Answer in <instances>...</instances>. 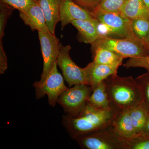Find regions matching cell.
<instances>
[{
	"label": "cell",
	"instance_id": "17",
	"mask_svg": "<svg viewBox=\"0 0 149 149\" xmlns=\"http://www.w3.org/2000/svg\"><path fill=\"white\" fill-rule=\"evenodd\" d=\"M93 90L88 103L97 108L106 110H113L107 93L104 81L97 85Z\"/></svg>",
	"mask_w": 149,
	"mask_h": 149
},
{
	"label": "cell",
	"instance_id": "21",
	"mask_svg": "<svg viewBox=\"0 0 149 149\" xmlns=\"http://www.w3.org/2000/svg\"><path fill=\"white\" fill-rule=\"evenodd\" d=\"M135 80L142 92L143 100L141 105L149 111V72L141 74Z\"/></svg>",
	"mask_w": 149,
	"mask_h": 149
},
{
	"label": "cell",
	"instance_id": "16",
	"mask_svg": "<svg viewBox=\"0 0 149 149\" xmlns=\"http://www.w3.org/2000/svg\"><path fill=\"white\" fill-rule=\"evenodd\" d=\"M119 13L131 20L138 18L149 19V9L143 0H125Z\"/></svg>",
	"mask_w": 149,
	"mask_h": 149
},
{
	"label": "cell",
	"instance_id": "4",
	"mask_svg": "<svg viewBox=\"0 0 149 149\" xmlns=\"http://www.w3.org/2000/svg\"><path fill=\"white\" fill-rule=\"evenodd\" d=\"M91 45L93 47L100 46L107 48L123 58L140 57L149 55L142 42L128 38L118 39L109 37H100Z\"/></svg>",
	"mask_w": 149,
	"mask_h": 149
},
{
	"label": "cell",
	"instance_id": "26",
	"mask_svg": "<svg viewBox=\"0 0 149 149\" xmlns=\"http://www.w3.org/2000/svg\"><path fill=\"white\" fill-rule=\"evenodd\" d=\"M123 65L126 68H142L146 69L149 72V61L144 60L141 57L129 58Z\"/></svg>",
	"mask_w": 149,
	"mask_h": 149
},
{
	"label": "cell",
	"instance_id": "23",
	"mask_svg": "<svg viewBox=\"0 0 149 149\" xmlns=\"http://www.w3.org/2000/svg\"><path fill=\"white\" fill-rule=\"evenodd\" d=\"M127 149H149V136L139 134L127 140Z\"/></svg>",
	"mask_w": 149,
	"mask_h": 149
},
{
	"label": "cell",
	"instance_id": "20",
	"mask_svg": "<svg viewBox=\"0 0 149 149\" xmlns=\"http://www.w3.org/2000/svg\"><path fill=\"white\" fill-rule=\"evenodd\" d=\"M132 25L135 35L143 44L149 32V19L142 18L133 19Z\"/></svg>",
	"mask_w": 149,
	"mask_h": 149
},
{
	"label": "cell",
	"instance_id": "1",
	"mask_svg": "<svg viewBox=\"0 0 149 149\" xmlns=\"http://www.w3.org/2000/svg\"><path fill=\"white\" fill-rule=\"evenodd\" d=\"M116 113L97 108L87 102L77 115L63 116V124L71 138L76 140L111 125Z\"/></svg>",
	"mask_w": 149,
	"mask_h": 149
},
{
	"label": "cell",
	"instance_id": "12",
	"mask_svg": "<svg viewBox=\"0 0 149 149\" xmlns=\"http://www.w3.org/2000/svg\"><path fill=\"white\" fill-rule=\"evenodd\" d=\"M19 16L24 24L33 31L49 32L44 13L38 3L30 6L24 11H19Z\"/></svg>",
	"mask_w": 149,
	"mask_h": 149
},
{
	"label": "cell",
	"instance_id": "24",
	"mask_svg": "<svg viewBox=\"0 0 149 149\" xmlns=\"http://www.w3.org/2000/svg\"><path fill=\"white\" fill-rule=\"evenodd\" d=\"M13 9L14 8L8 5L1 3L0 5V40H2L3 37L7 21Z\"/></svg>",
	"mask_w": 149,
	"mask_h": 149
},
{
	"label": "cell",
	"instance_id": "6",
	"mask_svg": "<svg viewBox=\"0 0 149 149\" xmlns=\"http://www.w3.org/2000/svg\"><path fill=\"white\" fill-rule=\"evenodd\" d=\"M91 86L85 84L68 88L59 97L57 103L67 114L75 116L85 107L93 92Z\"/></svg>",
	"mask_w": 149,
	"mask_h": 149
},
{
	"label": "cell",
	"instance_id": "25",
	"mask_svg": "<svg viewBox=\"0 0 149 149\" xmlns=\"http://www.w3.org/2000/svg\"><path fill=\"white\" fill-rule=\"evenodd\" d=\"M1 3L6 4L19 11H24L30 6L37 3L35 0H1Z\"/></svg>",
	"mask_w": 149,
	"mask_h": 149
},
{
	"label": "cell",
	"instance_id": "13",
	"mask_svg": "<svg viewBox=\"0 0 149 149\" xmlns=\"http://www.w3.org/2000/svg\"><path fill=\"white\" fill-rule=\"evenodd\" d=\"M111 126L118 135L126 140L136 136L130 109L117 112L115 115Z\"/></svg>",
	"mask_w": 149,
	"mask_h": 149
},
{
	"label": "cell",
	"instance_id": "15",
	"mask_svg": "<svg viewBox=\"0 0 149 149\" xmlns=\"http://www.w3.org/2000/svg\"><path fill=\"white\" fill-rule=\"evenodd\" d=\"M63 0H39L49 31L55 35L56 25L60 21V12Z\"/></svg>",
	"mask_w": 149,
	"mask_h": 149
},
{
	"label": "cell",
	"instance_id": "3",
	"mask_svg": "<svg viewBox=\"0 0 149 149\" xmlns=\"http://www.w3.org/2000/svg\"><path fill=\"white\" fill-rule=\"evenodd\" d=\"M127 140L118 135L111 125L75 141L84 149H127Z\"/></svg>",
	"mask_w": 149,
	"mask_h": 149
},
{
	"label": "cell",
	"instance_id": "31",
	"mask_svg": "<svg viewBox=\"0 0 149 149\" xmlns=\"http://www.w3.org/2000/svg\"><path fill=\"white\" fill-rule=\"evenodd\" d=\"M143 45L149 54V32L147 38L143 42Z\"/></svg>",
	"mask_w": 149,
	"mask_h": 149
},
{
	"label": "cell",
	"instance_id": "7",
	"mask_svg": "<svg viewBox=\"0 0 149 149\" xmlns=\"http://www.w3.org/2000/svg\"><path fill=\"white\" fill-rule=\"evenodd\" d=\"M71 47L61 44L57 63L62 71L65 80L70 86L85 84L89 85L86 68H81L72 60L70 56Z\"/></svg>",
	"mask_w": 149,
	"mask_h": 149
},
{
	"label": "cell",
	"instance_id": "33",
	"mask_svg": "<svg viewBox=\"0 0 149 149\" xmlns=\"http://www.w3.org/2000/svg\"><path fill=\"white\" fill-rule=\"evenodd\" d=\"M147 8L149 9V0H143Z\"/></svg>",
	"mask_w": 149,
	"mask_h": 149
},
{
	"label": "cell",
	"instance_id": "11",
	"mask_svg": "<svg viewBox=\"0 0 149 149\" xmlns=\"http://www.w3.org/2000/svg\"><path fill=\"white\" fill-rule=\"evenodd\" d=\"M122 64H96L93 61L85 67L88 84L93 89L108 77L117 73L118 68Z\"/></svg>",
	"mask_w": 149,
	"mask_h": 149
},
{
	"label": "cell",
	"instance_id": "5",
	"mask_svg": "<svg viewBox=\"0 0 149 149\" xmlns=\"http://www.w3.org/2000/svg\"><path fill=\"white\" fill-rule=\"evenodd\" d=\"M57 62L50 72L42 82L36 81L33 84L37 100L48 97L51 106H55L59 96L68 88L64 83V79L57 69Z\"/></svg>",
	"mask_w": 149,
	"mask_h": 149
},
{
	"label": "cell",
	"instance_id": "2",
	"mask_svg": "<svg viewBox=\"0 0 149 149\" xmlns=\"http://www.w3.org/2000/svg\"><path fill=\"white\" fill-rule=\"evenodd\" d=\"M104 81L111 106L114 111L130 109L142 104L141 88L132 76L122 77L114 74Z\"/></svg>",
	"mask_w": 149,
	"mask_h": 149
},
{
	"label": "cell",
	"instance_id": "9",
	"mask_svg": "<svg viewBox=\"0 0 149 149\" xmlns=\"http://www.w3.org/2000/svg\"><path fill=\"white\" fill-rule=\"evenodd\" d=\"M38 32L44 64L40 81L42 82L57 62L61 44L55 35L50 32Z\"/></svg>",
	"mask_w": 149,
	"mask_h": 149
},
{
	"label": "cell",
	"instance_id": "32",
	"mask_svg": "<svg viewBox=\"0 0 149 149\" xmlns=\"http://www.w3.org/2000/svg\"><path fill=\"white\" fill-rule=\"evenodd\" d=\"M141 58L144 60L148 61H149V54L146 56H144L140 57Z\"/></svg>",
	"mask_w": 149,
	"mask_h": 149
},
{
	"label": "cell",
	"instance_id": "28",
	"mask_svg": "<svg viewBox=\"0 0 149 149\" xmlns=\"http://www.w3.org/2000/svg\"><path fill=\"white\" fill-rule=\"evenodd\" d=\"M97 29L100 37H109V35H113L111 29H110L107 24L98 20Z\"/></svg>",
	"mask_w": 149,
	"mask_h": 149
},
{
	"label": "cell",
	"instance_id": "27",
	"mask_svg": "<svg viewBox=\"0 0 149 149\" xmlns=\"http://www.w3.org/2000/svg\"><path fill=\"white\" fill-rule=\"evenodd\" d=\"M8 68L7 58L2 45V40H0V73L3 74Z\"/></svg>",
	"mask_w": 149,
	"mask_h": 149
},
{
	"label": "cell",
	"instance_id": "14",
	"mask_svg": "<svg viewBox=\"0 0 149 149\" xmlns=\"http://www.w3.org/2000/svg\"><path fill=\"white\" fill-rule=\"evenodd\" d=\"M97 19H77L71 24L78 31V38L81 42L92 44L100 37L97 29Z\"/></svg>",
	"mask_w": 149,
	"mask_h": 149
},
{
	"label": "cell",
	"instance_id": "19",
	"mask_svg": "<svg viewBox=\"0 0 149 149\" xmlns=\"http://www.w3.org/2000/svg\"><path fill=\"white\" fill-rule=\"evenodd\" d=\"M130 112L136 136L143 130L148 120L149 111L141 105L130 109Z\"/></svg>",
	"mask_w": 149,
	"mask_h": 149
},
{
	"label": "cell",
	"instance_id": "18",
	"mask_svg": "<svg viewBox=\"0 0 149 149\" xmlns=\"http://www.w3.org/2000/svg\"><path fill=\"white\" fill-rule=\"evenodd\" d=\"M93 48L95 51L93 61L95 63L104 65L122 64L124 58L114 52L100 46Z\"/></svg>",
	"mask_w": 149,
	"mask_h": 149
},
{
	"label": "cell",
	"instance_id": "10",
	"mask_svg": "<svg viewBox=\"0 0 149 149\" xmlns=\"http://www.w3.org/2000/svg\"><path fill=\"white\" fill-rule=\"evenodd\" d=\"M94 18L93 12L82 8L72 0H63L60 12V22L62 29L74 20Z\"/></svg>",
	"mask_w": 149,
	"mask_h": 149
},
{
	"label": "cell",
	"instance_id": "22",
	"mask_svg": "<svg viewBox=\"0 0 149 149\" xmlns=\"http://www.w3.org/2000/svg\"><path fill=\"white\" fill-rule=\"evenodd\" d=\"M125 0H100L95 8L107 12L119 13Z\"/></svg>",
	"mask_w": 149,
	"mask_h": 149
},
{
	"label": "cell",
	"instance_id": "34",
	"mask_svg": "<svg viewBox=\"0 0 149 149\" xmlns=\"http://www.w3.org/2000/svg\"><path fill=\"white\" fill-rule=\"evenodd\" d=\"M35 1L36 2L38 3V1H39V0H35Z\"/></svg>",
	"mask_w": 149,
	"mask_h": 149
},
{
	"label": "cell",
	"instance_id": "8",
	"mask_svg": "<svg viewBox=\"0 0 149 149\" xmlns=\"http://www.w3.org/2000/svg\"><path fill=\"white\" fill-rule=\"evenodd\" d=\"M93 13L95 18L109 27L113 35H118L123 38L142 42L133 32L131 19L120 13L107 12L96 8Z\"/></svg>",
	"mask_w": 149,
	"mask_h": 149
},
{
	"label": "cell",
	"instance_id": "29",
	"mask_svg": "<svg viewBox=\"0 0 149 149\" xmlns=\"http://www.w3.org/2000/svg\"><path fill=\"white\" fill-rule=\"evenodd\" d=\"M81 5L89 8H96L100 0H74Z\"/></svg>",
	"mask_w": 149,
	"mask_h": 149
},
{
	"label": "cell",
	"instance_id": "30",
	"mask_svg": "<svg viewBox=\"0 0 149 149\" xmlns=\"http://www.w3.org/2000/svg\"><path fill=\"white\" fill-rule=\"evenodd\" d=\"M140 134H143L149 136V115L148 118V120H147L146 123V125L144 127L143 130Z\"/></svg>",
	"mask_w": 149,
	"mask_h": 149
}]
</instances>
